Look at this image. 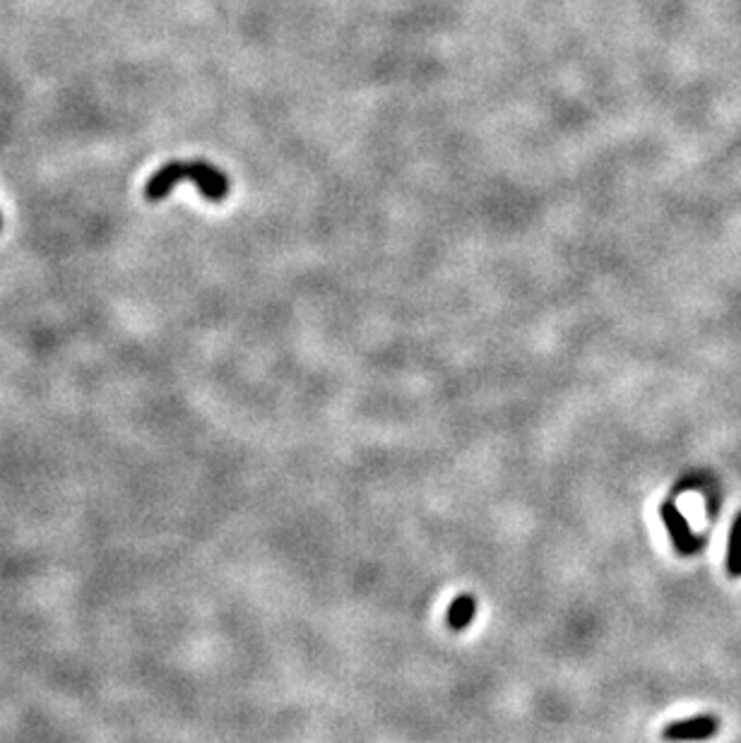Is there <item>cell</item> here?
Here are the masks:
<instances>
[{
    "label": "cell",
    "mask_w": 741,
    "mask_h": 743,
    "mask_svg": "<svg viewBox=\"0 0 741 743\" xmlns=\"http://www.w3.org/2000/svg\"><path fill=\"white\" fill-rule=\"evenodd\" d=\"M181 181H193L207 200L212 203H222L229 195V179L212 165H207V161H171L147 181L145 197L149 203L165 200Z\"/></svg>",
    "instance_id": "cell-1"
},
{
    "label": "cell",
    "mask_w": 741,
    "mask_h": 743,
    "mask_svg": "<svg viewBox=\"0 0 741 743\" xmlns=\"http://www.w3.org/2000/svg\"><path fill=\"white\" fill-rule=\"evenodd\" d=\"M659 517H663L665 527L671 537V544H675V549L681 556H693L703 549V539L691 529L689 520L681 515V510L675 503L659 506Z\"/></svg>",
    "instance_id": "cell-2"
},
{
    "label": "cell",
    "mask_w": 741,
    "mask_h": 743,
    "mask_svg": "<svg viewBox=\"0 0 741 743\" xmlns=\"http://www.w3.org/2000/svg\"><path fill=\"white\" fill-rule=\"evenodd\" d=\"M720 722L713 715H696L687 719H675L663 729V739L669 743H687V741H708L717 736Z\"/></svg>",
    "instance_id": "cell-3"
},
{
    "label": "cell",
    "mask_w": 741,
    "mask_h": 743,
    "mask_svg": "<svg viewBox=\"0 0 741 743\" xmlns=\"http://www.w3.org/2000/svg\"><path fill=\"white\" fill-rule=\"evenodd\" d=\"M477 617V599L472 595H460L453 601H450V607L446 611V623L450 631H465L467 625Z\"/></svg>",
    "instance_id": "cell-4"
},
{
    "label": "cell",
    "mask_w": 741,
    "mask_h": 743,
    "mask_svg": "<svg viewBox=\"0 0 741 743\" xmlns=\"http://www.w3.org/2000/svg\"><path fill=\"white\" fill-rule=\"evenodd\" d=\"M727 573L732 577H741V513L734 517L732 529H729L727 541Z\"/></svg>",
    "instance_id": "cell-5"
},
{
    "label": "cell",
    "mask_w": 741,
    "mask_h": 743,
    "mask_svg": "<svg viewBox=\"0 0 741 743\" xmlns=\"http://www.w3.org/2000/svg\"><path fill=\"white\" fill-rule=\"evenodd\" d=\"M0 227H3V219H0Z\"/></svg>",
    "instance_id": "cell-6"
}]
</instances>
